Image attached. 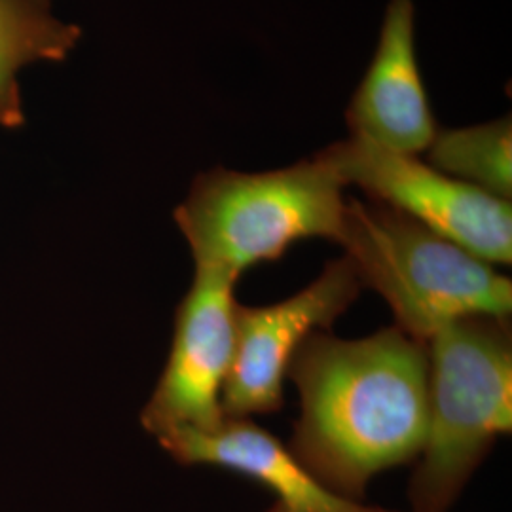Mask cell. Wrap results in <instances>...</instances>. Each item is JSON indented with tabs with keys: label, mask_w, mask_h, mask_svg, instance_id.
<instances>
[{
	"label": "cell",
	"mask_w": 512,
	"mask_h": 512,
	"mask_svg": "<svg viewBox=\"0 0 512 512\" xmlns=\"http://www.w3.org/2000/svg\"><path fill=\"white\" fill-rule=\"evenodd\" d=\"M158 442L183 465H213L253 478L289 511L393 512L332 494L294 458L289 446L251 418H224L209 431L177 429L158 437Z\"/></svg>",
	"instance_id": "obj_9"
},
{
	"label": "cell",
	"mask_w": 512,
	"mask_h": 512,
	"mask_svg": "<svg viewBox=\"0 0 512 512\" xmlns=\"http://www.w3.org/2000/svg\"><path fill=\"white\" fill-rule=\"evenodd\" d=\"M238 275L196 268L179 304L164 372L141 412L156 439L177 429L209 431L224 420L222 391L236 348Z\"/></svg>",
	"instance_id": "obj_7"
},
{
	"label": "cell",
	"mask_w": 512,
	"mask_h": 512,
	"mask_svg": "<svg viewBox=\"0 0 512 512\" xmlns=\"http://www.w3.org/2000/svg\"><path fill=\"white\" fill-rule=\"evenodd\" d=\"M52 0H0V126L23 124L18 73L33 61H63L80 38L50 12Z\"/></svg>",
	"instance_id": "obj_10"
},
{
	"label": "cell",
	"mask_w": 512,
	"mask_h": 512,
	"mask_svg": "<svg viewBox=\"0 0 512 512\" xmlns=\"http://www.w3.org/2000/svg\"><path fill=\"white\" fill-rule=\"evenodd\" d=\"M344 188L319 158L264 173L213 167L194 179L175 222L196 268L239 277L281 260L302 239L336 241L348 202Z\"/></svg>",
	"instance_id": "obj_4"
},
{
	"label": "cell",
	"mask_w": 512,
	"mask_h": 512,
	"mask_svg": "<svg viewBox=\"0 0 512 512\" xmlns=\"http://www.w3.org/2000/svg\"><path fill=\"white\" fill-rule=\"evenodd\" d=\"M351 135L378 147L418 156L437 135V120L416 54L414 0H391L374 59L351 99Z\"/></svg>",
	"instance_id": "obj_8"
},
{
	"label": "cell",
	"mask_w": 512,
	"mask_h": 512,
	"mask_svg": "<svg viewBox=\"0 0 512 512\" xmlns=\"http://www.w3.org/2000/svg\"><path fill=\"white\" fill-rule=\"evenodd\" d=\"M427 366V342L395 325L357 340L311 332L287 372L300 393L294 458L332 494L363 503L374 476L420 456Z\"/></svg>",
	"instance_id": "obj_1"
},
{
	"label": "cell",
	"mask_w": 512,
	"mask_h": 512,
	"mask_svg": "<svg viewBox=\"0 0 512 512\" xmlns=\"http://www.w3.org/2000/svg\"><path fill=\"white\" fill-rule=\"evenodd\" d=\"M363 291L348 256L332 258L306 289L270 306H236V348L222 391L226 418L274 414L285 404L294 353L315 330H330Z\"/></svg>",
	"instance_id": "obj_6"
},
{
	"label": "cell",
	"mask_w": 512,
	"mask_h": 512,
	"mask_svg": "<svg viewBox=\"0 0 512 512\" xmlns=\"http://www.w3.org/2000/svg\"><path fill=\"white\" fill-rule=\"evenodd\" d=\"M336 243L363 289L389 304L395 327L421 342L463 317H511L509 277L385 203L348 200Z\"/></svg>",
	"instance_id": "obj_3"
},
{
	"label": "cell",
	"mask_w": 512,
	"mask_h": 512,
	"mask_svg": "<svg viewBox=\"0 0 512 512\" xmlns=\"http://www.w3.org/2000/svg\"><path fill=\"white\" fill-rule=\"evenodd\" d=\"M368 200L382 202L418 220L488 264H511L509 200L461 183L418 160L351 135L315 154Z\"/></svg>",
	"instance_id": "obj_5"
},
{
	"label": "cell",
	"mask_w": 512,
	"mask_h": 512,
	"mask_svg": "<svg viewBox=\"0 0 512 512\" xmlns=\"http://www.w3.org/2000/svg\"><path fill=\"white\" fill-rule=\"evenodd\" d=\"M427 427L412 512H448L512 429L511 317H463L427 342Z\"/></svg>",
	"instance_id": "obj_2"
},
{
	"label": "cell",
	"mask_w": 512,
	"mask_h": 512,
	"mask_svg": "<svg viewBox=\"0 0 512 512\" xmlns=\"http://www.w3.org/2000/svg\"><path fill=\"white\" fill-rule=\"evenodd\" d=\"M266 512H293V511H289V509H287V507H283V505H281V503H275L274 507H272V509H270V511H266Z\"/></svg>",
	"instance_id": "obj_12"
},
{
	"label": "cell",
	"mask_w": 512,
	"mask_h": 512,
	"mask_svg": "<svg viewBox=\"0 0 512 512\" xmlns=\"http://www.w3.org/2000/svg\"><path fill=\"white\" fill-rule=\"evenodd\" d=\"M425 152L427 164L440 173L511 202V116L471 128L439 129Z\"/></svg>",
	"instance_id": "obj_11"
}]
</instances>
